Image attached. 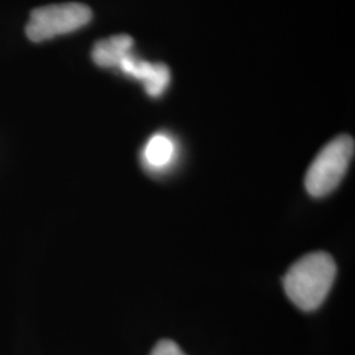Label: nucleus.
<instances>
[{
	"instance_id": "nucleus-7",
	"label": "nucleus",
	"mask_w": 355,
	"mask_h": 355,
	"mask_svg": "<svg viewBox=\"0 0 355 355\" xmlns=\"http://www.w3.org/2000/svg\"><path fill=\"white\" fill-rule=\"evenodd\" d=\"M150 355H186L177 343L170 340H162L155 345Z\"/></svg>"
},
{
	"instance_id": "nucleus-6",
	"label": "nucleus",
	"mask_w": 355,
	"mask_h": 355,
	"mask_svg": "<svg viewBox=\"0 0 355 355\" xmlns=\"http://www.w3.org/2000/svg\"><path fill=\"white\" fill-rule=\"evenodd\" d=\"M175 154V144L168 136L158 133L148 141L144 149V159L153 168H162L168 165Z\"/></svg>"
},
{
	"instance_id": "nucleus-4",
	"label": "nucleus",
	"mask_w": 355,
	"mask_h": 355,
	"mask_svg": "<svg viewBox=\"0 0 355 355\" xmlns=\"http://www.w3.org/2000/svg\"><path fill=\"white\" fill-rule=\"evenodd\" d=\"M119 69L137 80H141L146 92L153 96H161L170 83V70L165 64H152L140 60L132 54V51L120 62Z\"/></svg>"
},
{
	"instance_id": "nucleus-5",
	"label": "nucleus",
	"mask_w": 355,
	"mask_h": 355,
	"mask_svg": "<svg viewBox=\"0 0 355 355\" xmlns=\"http://www.w3.org/2000/svg\"><path fill=\"white\" fill-rule=\"evenodd\" d=\"M133 48V38L128 35H117L98 41L92 48V61L99 67H119Z\"/></svg>"
},
{
	"instance_id": "nucleus-2",
	"label": "nucleus",
	"mask_w": 355,
	"mask_h": 355,
	"mask_svg": "<svg viewBox=\"0 0 355 355\" xmlns=\"http://www.w3.org/2000/svg\"><path fill=\"white\" fill-rule=\"evenodd\" d=\"M354 155V140L347 135L337 136L327 144L305 175V189L313 198L327 196L345 177Z\"/></svg>"
},
{
	"instance_id": "nucleus-3",
	"label": "nucleus",
	"mask_w": 355,
	"mask_h": 355,
	"mask_svg": "<svg viewBox=\"0 0 355 355\" xmlns=\"http://www.w3.org/2000/svg\"><path fill=\"white\" fill-rule=\"evenodd\" d=\"M92 12L82 3H62L40 7L31 12L26 26V37L33 42H42L51 38L76 32L87 26Z\"/></svg>"
},
{
	"instance_id": "nucleus-1",
	"label": "nucleus",
	"mask_w": 355,
	"mask_h": 355,
	"mask_svg": "<svg viewBox=\"0 0 355 355\" xmlns=\"http://www.w3.org/2000/svg\"><path fill=\"white\" fill-rule=\"evenodd\" d=\"M336 274V262L329 254H306L284 275V291L297 308L315 311L327 299Z\"/></svg>"
}]
</instances>
